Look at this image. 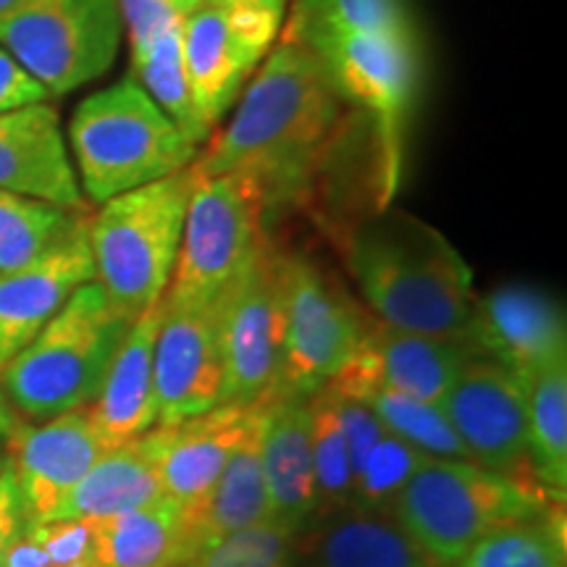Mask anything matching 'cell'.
<instances>
[{
	"label": "cell",
	"mask_w": 567,
	"mask_h": 567,
	"mask_svg": "<svg viewBox=\"0 0 567 567\" xmlns=\"http://www.w3.org/2000/svg\"><path fill=\"white\" fill-rule=\"evenodd\" d=\"M266 193L252 176H200L184 216L179 255L163 302L208 308L266 243Z\"/></svg>",
	"instance_id": "8"
},
{
	"label": "cell",
	"mask_w": 567,
	"mask_h": 567,
	"mask_svg": "<svg viewBox=\"0 0 567 567\" xmlns=\"http://www.w3.org/2000/svg\"><path fill=\"white\" fill-rule=\"evenodd\" d=\"M371 313L316 260L284 252V354L279 396L329 384L363 337Z\"/></svg>",
	"instance_id": "11"
},
{
	"label": "cell",
	"mask_w": 567,
	"mask_h": 567,
	"mask_svg": "<svg viewBox=\"0 0 567 567\" xmlns=\"http://www.w3.org/2000/svg\"><path fill=\"white\" fill-rule=\"evenodd\" d=\"M473 354L463 337L415 334L371 316L350 360L326 389L358 402L373 392H400L442 405Z\"/></svg>",
	"instance_id": "14"
},
{
	"label": "cell",
	"mask_w": 567,
	"mask_h": 567,
	"mask_svg": "<svg viewBox=\"0 0 567 567\" xmlns=\"http://www.w3.org/2000/svg\"><path fill=\"white\" fill-rule=\"evenodd\" d=\"M274 400H268L266 408L260 410V415L255 417L250 431H247L243 442L234 450L224 473L218 476L216 486H213L208 502H205L200 523H197L203 549L210 547L218 538L237 534V530L274 523L271 496H268L264 460H260L266 417Z\"/></svg>",
	"instance_id": "26"
},
{
	"label": "cell",
	"mask_w": 567,
	"mask_h": 567,
	"mask_svg": "<svg viewBox=\"0 0 567 567\" xmlns=\"http://www.w3.org/2000/svg\"><path fill=\"white\" fill-rule=\"evenodd\" d=\"M17 3L19 0H0V17H3V13H9Z\"/></svg>",
	"instance_id": "43"
},
{
	"label": "cell",
	"mask_w": 567,
	"mask_h": 567,
	"mask_svg": "<svg viewBox=\"0 0 567 567\" xmlns=\"http://www.w3.org/2000/svg\"><path fill=\"white\" fill-rule=\"evenodd\" d=\"M166 496L155 467L151 442L142 434L132 442L111 446L84 478L63 496L48 520H101L145 507Z\"/></svg>",
	"instance_id": "25"
},
{
	"label": "cell",
	"mask_w": 567,
	"mask_h": 567,
	"mask_svg": "<svg viewBox=\"0 0 567 567\" xmlns=\"http://www.w3.org/2000/svg\"><path fill=\"white\" fill-rule=\"evenodd\" d=\"M27 523L30 520H27L17 478H13L11 465L3 460V467H0V567H6L9 549L27 528Z\"/></svg>",
	"instance_id": "39"
},
{
	"label": "cell",
	"mask_w": 567,
	"mask_h": 567,
	"mask_svg": "<svg viewBox=\"0 0 567 567\" xmlns=\"http://www.w3.org/2000/svg\"><path fill=\"white\" fill-rule=\"evenodd\" d=\"M3 460H6V457H3V455H0V467H3Z\"/></svg>",
	"instance_id": "44"
},
{
	"label": "cell",
	"mask_w": 567,
	"mask_h": 567,
	"mask_svg": "<svg viewBox=\"0 0 567 567\" xmlns=\"http://www.w3.org/2000/svg\"><path fill=\"white\" fill-rule=\"evenodd\" d=\"M97 567H182L200 555V536L172 496L92 520Z\"/></svg>",
	"instance_id": "24"
},
{
	"label": "cell",
	"mask_w": 567,
	"mask_h": 567,
	"mask_svg": "<svg viewBox=\"0 0 567 567\" xmlns=\"http://www.w3.org/2000/svg\"><path fill=\"white\" fill-rule=\"evenodd\" d=\"M203 3H205V0H179V6H182L184 13H193L197 6H203Z\"/></svg>",
	"instance_id": "42"
},
{
	"label": "cell",
	"mask_w": 567,
	"mask_h": 567,
	"mask_svg": "<svg viewBox=\"0 0 567 567\" xmlns=\"http://www.w3.org/2000/svg\"><path fill=\"white\" fill-rule=\"evenodd\" d=\"M297 42L321 59L347 105L373 124L375 208H389L402 179L408 116L417 87L415 42L350 32H316Z\"/></svg>",
	"instance_id": "7"
},
{
	"label": "cell",
	"mask_w": 567,
	"mask_h": 567,
	"mask_svg": "<svg viewBox=\"0 0 567 567\" xmlns=\"http://www.w3.org/2000/svg\"><path fill=\"white\" fill-rule=\"evenodd\" d=\"M6 446V463L17 478L27 520L42 523L113 444L82 405L40 425L19 423Z\"/></svg>",
	"instance_id": "16"
},
{
	"label": "cell",
	"mask_w": 567,
	"mask_h": 567,
	"mask_svg": "<svg viewBox=\"0 0 567 567\" xmlns=\"http://www.w3.org/2000/svg\"><path fill=\"white\" fill-rule=\"evenodd\" d=\"M295 530L264 523L218 538L187 567H295Z\"/></svg>",
	"instance_id": "35"
},
{
	"label": "cell",
	"mask_w": 567,
	"mask_h": 567,
	"mask_svg": "<svg viewBox=\"0 0 567 567\" xmlns=\"http://www.w3.org/2000/svg\"><path fill=\"white\" fill-rule=\"evenodd\" d=\"M48 567H97L92 520H42L32 523Z\"/></svg>",
	"instance_id": "36"
},
{
	"label": "cell",
	"mask_w": 567,
	"mask_h": 567,
	"mask_svg": "<svg viewBox=\"0 0 567 567\" xmlns=\"http://www.w3.org/2000/svg\"><path fill=\"white\" fill-rule=\"evenodd\" d=\"M423 460V452L386 431V436L375 444V450L368 455L365 465L360 467L358 478H354L352 505L375 509V513H392L396 496Z\"/></svg>",
	"instance_id": "34"
},
{
	"label": "cell",
	"mask_w": 567,
	"mask_h": 567,
	"mask_svg": "<svg viewBox=\"0 0 567 567\" xmlns=\"http://www.w3.org/2000/svg\"><path fill=\"white\" fill-rule=\"evenodd\" d=\"M442 408L473 463L538 488L528 457V386L523 381L473 354Z\"/></svg>",
	"instance_id": "13"
},
{
	"label": "cell",
	"mask_w": 567,
	"mask_h": 567,
	"mask_svg": "<svg viewBox=\"0 0 567 567\" xmlns=\"http://www.w3.org/2000/svg\"><path fill=\"white\" fill-rule=\"evenodd\" d=\"M363 402L373 410L389 434L415 446L425 457L473 463L439 402H425L400 392H373Z\"/></svg>",
	"instance_id": "33"
},
{
	"label": "cell",
	"mask_w": 567,
	"mask_h": 567,
	"mask_svg": "<svg viewBox=\"0 0 567 567\" xmlns=\"http://www.w3.org/2000/svg\"><path fill=\"white\" fill-rule=\"evenodd\" d=\"M266 402L268 400L255 402V405L224 402V405L189 417V421L153 425L147 431L163 492L187 509L195 530L213 486L224 473L234 450L250 431L255 417L266 408ZM197 536H200V530H197Z\"/></svg>",
	"instance_id": "17"
},
{
	"label": "cell",
	"mask_w": 567,
	"mask_h": 567,
	"mask_svg": "<svg viewBox=\"0 0 567 567\" xmlns=\"http://www.w3.org/2000/svg\"><path fill=\"white\" fill-rule=\"evenodd\" d=\"M182 567H187V565H182Z\"/></svg>",
	"instance_id": "45"
},
{
	"label": "cell",
	"mask_w": 567,
	"mask_h": 567,
	"mask_svg": "<svg viewBox=\"0 0 567 567\" xmlns=\"http://www.w3.org/2000/svg\"><path fill=\"white\" fill-rule=\"evenodd\" d=\"M555 505L542 488L463 460L425 457L396 496L392 515L436 563L450 567L478 538Z\"/></svg>",
	"instance_id": "6"
},
{
	"label": "cell",
	"mask_w": 567,
	"mask_h": 567,
	"mask_svg": "<svg viewBox=\"0 0 567 567\" xmlns=\"http://www.w3.org/2000/svg\"><path fill=\"white\" fill-rule=\"evenodd\" d=\"M281 17L203 3L184 17L182 48L195 109L210 134L281 34Z\"/></svg>",
	"instance_id": "12"
},
{
	"label": "cell",
	"mask_w": 567,
	"mask_h": 567,
	"mask_svg": "<svg viewBox=\"0 0 567 567\" xmlns=\"http://www.w3.org/2000/svg\"><path fill=\"white\" fill-rule=\"evenodd\" d=\"M74 213L34 197L0 189V274L13 271L45 255L84 221Z\"/></svg>",
	"instance_id": "31"
},
{
	"label": "cell",
	"mask_w": 567,
	"mask_h": 567,
	"mask_svg": "<svg viewBox=\"0 0 567 567\" xmlns=\"http://www.w3.org/2000/svg\"><path fill=\"white\" fill-rule=\"evenodd\" d=\"M528 457L538 488L555 505L567 494V360L528 381Z\"/></svg>",
	"instance_id": "27"
},
{
	"label": "cell",
	"mask_w": 567,
	"mask_h": 567,
	"mask_svg": "<svg viewBox=\"0 0 567 567\" xmlns=\"http://www.w3.org/2000/svg\"><path fill=\"white\" fill-rule=\"evenodd\" d=\"M295 567H444L392 513L347 505L310 520L295 538Z\"/></svg>",
	"instance_id": "21"
},
{
	"label": "cell",
	"mask_w": 567,
	"mask_h": 567,
	"mask_svg": "<svg viewBox=\"0 0 567 567\" xmlns=\"http://www.w3.org/2000/svg\"><path fill=\"white\" fill-rule=\"evenodd\" d=\"M205 3L226 6V9H239V11H258V13H271V17H287L289 0H205Z\"/></svg>",
	"instance_id": "40"
},
{
	"label": "cell",
	"mask_w": 567,
	"mask_h": 567,
	"mask_svg": "<svg viewBox=\"0 0 567 567\" xmlns=\"http://www.w3.org/2000/svg\"><path fill=\"white\" fill-rule=\"evenodd\" d=\"M132 321L105 297L101 284H82L0 371V389L11 408L32 421H48L90 405Z\"/></svg>",
	"instance_id": "4"
},
{
	"label": "cell",
	"mask_w": 567,
	"mask_h": 567,
	"mask_svg": "<svg viewBox=\"0 0 567 567\" xmlns=\"http://www.w3.org/2000/svg\"><path fill=\"white\" fill-rule=\"evenodd\" d=\"M463 339L526 386L534 375L567 360L565 310L526 284H507L473 302Z\"/></svg>",
	"instance_id": "15"
},
{
	"label": "cell",
	"mask_w": 567,
	"mask_h": 567,
	"mask_svg": "<svg viewBox=\"0 0 567 567\" xmlns=\"http://www.w3.org/2000/svg\"><path fill=\"white\" fill-rule=\"evenodd\" d=\"M229 113L197 153L195 172L252 176L271 210L316 195L347 124L358 116L321 59L281 34Z\"/></svg>",
	"instance_id": "1"
},
{
	"label": "cell",
	"mask_w": 567,
	"mask_h": 567,
	"mask_svg": "<svg viewBox=\"0 0 567 567\" xmlns=\"http://www.w3.org/2000/svg\"><path fill=\"white\" fill-rule=\"evenodd\" d=\"M195 182L193 163L87 213L84 231L95 281L124 316L137 318L166 297Z\"/></svg>",
	"instance_id": "5"
},
{
	"label": "cell",
	"mask_w": 567,
	"mask_h": 567,
	"mask_svg": "<svg viewBox=\"0 0 567 567\" xmlns=\"http://www.w3.org/2000/svg\"><path fill=\"white\" fill-rule=\"evenodd\" d=\"M84 221L38 260L0 274V371L40 334L82 284L95 281Z\"/></svg>",
	"instance_id": "19"
},
{
	"label": "cell",
	"mask_w": 567,
	"mask_h": 567,
	"mask_svg": "<svg viewBox=\"0 0 567 567\" xmlns=\"http://www.w3.org/2000/svg\"><path fill=\"white\" fill-rule=\"evenodd\" d=\"M210 308L224 360V402L255 405L279 396L284 250L271 243V237H266Z\"/></svg>",
	"instance_id": "10"
},
{
	"label": "cell",
	"mask_w": 567,
	"mask_h": 567,
	"mask_svg": "<svg viewBox=\"0 0 567 567\" xmlns=\"http://www.w3.org/2000/svg\"><path fill=\"white\" fill-rule=\"evenodd\" d=\"M66 147L87 205L166 179L200 153L130 74L76 105Z\"/></svg>",
	"instance_id": "3"
},
{
	"label": "cell",
	"mask_w": 567,
	"mask_h": 567,
	"mask_svg": "<svg viewBox=\"0 0 567 567\" xmlns=\"http://www.w3.org/2000/svg\"><path fill=\"white\" fill-rule=\"evenodd\" d=\"M163 300L142 310L113 354L101 392L87 410L97 431L109 442L124 444L158 425V396H155L153 347L158 337Z\"/></svg>",
	"instance_id": "22"
},
{
	"label": "cell",
	"mask_w": 567,
	"mask_h": 567,
	"mask_svg": "<svg viewBox=\"0 0 567 567\" xmlns=\"http://www.w3.org/2000/svg\"><path fill=\"white\" fill-rule=\"evenodd\" d=\"M316 32L379 34L413 40V19L402 0H292L284 17V38H308Z\"/></svg>",
	"instance_id": "29"
},
{
	"label": "cell",
	"mask_w": 567,
	"mask_h": 567,
	"mask_svg": "<svg viewBox=\"0 0 567 567\" xmlns=\"http://www.w3.org/2000/svg\"><path fill=\"white\" fill-rule=\"evenodd\" d=\"M563 507L507 523L478 538L450 567H565Z\"/></svg>",
	"instance_id": "30"
},
{
	"label": "cell",
	"mask_w": 567,
	"mask_h": 567,
	"mask_svg": "<svg viewBox=\"0 0 567 567\" xmlns=\"http://www.w3.org/2000/svg\"><path fill=\"white\" fill-rule=\"evenodd\" d=\"M118 11L124 21V40L130 42V61L187 17L179 0H118Z\"/></svg>",
	"instance_id": "37"
},
{
	"label": "cell",
	"mask_w": 567,
	"mask_h": 567,
	"mask_svg": "<svg viewBox=\"0 0 567 567\" xmlns=\"http://www.w3.org/2000/svg\"><path fill=\"white\" fill-rule=\"evenodd\" d=\"M19 425V415L17 410L11 408L9 396L3 394V389H0V442H6L13 434V429Z\"/></svg>",
	"instance_id": "41"
},
{
	"label": "cell",
	"mask_w": 567,
	"mask_h": 567,
	"mask_svg": "<svg viewBox=\"0 0 567 567\" xmlns=\"http://www.w3.org/2000/svg\"><path fill=\"white\" fill-rule=\"evenodd\" d=\"M158 425H174L224 405V360L213 308L163 302L153 347Z\"/></svg>",
	"instance_id": "18"
},
{
	"label": "cell",
	"mask_w": 567,
	"mask_h": 567,
	"mask_svg": "<svg viewBox=\"0 0 567 567\" xmlns=\"http://www.w3.org/2000/svg\"><path fill=\"white\" fill-rule=\"evenodd\" d=\"M184 24V21H182ZM182 24L163 32L145 53L130 61V76L151 95V101L166 113L168 122L179 130L195 147L210 140V130L203 124L189 90L187 66H184Z\"/></svg>",
	"instance_id": "28"
},
{
	"label": "cell",
	"mask_w": 567,
	"mask_h": 567,
	"mask_svg": "<svg viewBox=\"0 0 567 567\" xmlns=\"http://www.w3.org/2000/svg\"><path fill=\"white\" fill-rule=\"evenodd\" d=\"M308 408L316 471V517H321L352 505L354 473L350 444H347L342 421H339L334 392L321 389V392L310 394Z\"/></svg>",
	"instance_id": "32"
},
{
	"label": "cell",
	"mask_w": 567,
	"mask_h": 567,
	"mask_svg": "<svg viewBox=\"0 0 567 567\" xmlns=\"http://www.w3.org/2000/svg\"><path fill=\"white\" fill-rule=\"evenodd\" d=\"M51 101L45 87L34 82L9 53L0 48V113Z\"/></svg>",
	"instance_id": "38"
},
{
	"label": "cell",
	"mask_w": 567,
	"mask_h": 567,
	"mask_svg": "<svg viewBox=\"0 0 567 567\" xmlns=\"http://www.w3.org/2000/svg\"><path fill=\"white\" fill-rule=\"evenodd\" d=\"M0 189L87 213L59 111L48 101L0 113Z\"/></svg>",
	"instance_id": "20"
},
{
	"label": "cell",
	"mask_w": 567,
	"mask_h": 567,
	"mask_svg": "<svg viewBox=\"0 0 567 567\" xmlns=\"http://www.w3.org/2000/svg\"><path fill=\"white\" fill-rule=\"evenodd\" d=\"M329 234L373 318L415 334H465L473 271L442 231L389 205L331 221Z\"/></svg>",
	"instance_id": "2"
},
{
	"label": "cell",
	"mask_w": 567,
	"mask_h": 567,
	"mask_svg": "<svg viewBox=\"0 0 567 567\" xmlns=\"http://www.w3.org/2000/svg\"><path fill=\"white\" fill-rule=\"evenodd\" d=\"M260 460L271 496L274 523L300 534L316 517L308 396H276L266 417Z\"/></svg>",
	"instance_id": "23"
},
{
	"label": "cell",
	"mask_w": 567,
	"mask_h": 567,
	"mask_svg": "<svg viewBox=\"0 0 567 567\" xmlns=\"http://www.w3.org/2000/svg\"><path fill=\"white\" fill-rule=\"evenodd\" d=\"M122 42L118 0H19L0 17V48L51 97L109 74Z\"/></svg>",
	"instance_id": "9"
}]
</instances>
